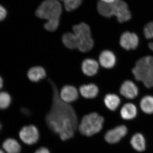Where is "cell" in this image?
I'll return each mask as SVG.
<instances>
[{"instance_id":"1","label":"cell","mask_w":153,"mask_h":153,"mask_svg":"<svg viewBox=\"0 0 153 153\" xmlns=\"http://www.w3.org/2000/svg\"><path fill=\"white\" fill-rule=\"evenodd\" d=\"M48 81L52 88V101L45 120L49 128L61 140L66 141L74 136L78 128V118L73 108L60 98L55 82L51 79Z\"/></svg>"},{"instance_id":"2","label":"cell","mask_w":153,"mask_h":153,"mask_svg":"<svg viewBox=\"0 0 153 153\" xmlns=\"http://www.w3.org/2000/svg\"><path fill=\"white\" fill-rule=\"evenodd\" d=\"M62 7L57 0H45L36 10V15L38 18L46 19L44 24L45 29L50 32H54L58 27Z\"/></svg>"},{"instance_id":"3","label":"cell","mask_w":153,"mask_h":153,"mask_svg":"<svg viewBox=\"0 0 153 153\" xmlns=\"http://www.w3.org/2000/svg\"><path fill=\"white\" fill-rule=\"evenodd\" d=\"M135 78L146 87H153V57L145 56L138 60L132 69Z\"/></svg>"},{"instance_id":"4","label":"cell","mask_w":153,"mask_h":153,"mask_svg":"<svg viewBox=\"0 0 153 153\" xmlns=\"http://www.w3.org/2000/svg\"><path fill=\"white\" fill-rule=\"evenodd\" d=\"M104 119L96 112L91 113L82 117L78 125L79 133L84 136H93L101 131Z\"/></svg>"},{"instance_id":"5","label":"cell","mask_w":153,"mask_h":153,"mask_svg":"<svg viewBox=\"0 0 153 153\" xmlns=\"http://www.w3.org/2000/svg\"><path fill=\"white\" fill-rule=\"evenodd\" d=\"M74 35L78 39L77 49L82 52H87L92 49L94 42L91 36L90 28L85 23H80L73 27Z\"/></svg>"},{"instance_id":"6","label":"cell","mask_w":153,"mask_h":153,"mask_svg":"<svg viewBox=\"0 0 153 153\" xmlns=\"http://www.w3.org/2000/svg\"><path fill=\"white\" fill-rule=\"evenodd\" d=\"M112 16L117 18L120 23H124L129 21L131 19V13L128 9V6L123 0H116L111 3Z\"/></svg>"},{"instance_id":"7","label":"cell","mask_w":153,"mask_h":153,"mask_svg":"<svg viewBox=\"0 0 153 153\" xmlns=\"http://www.w3.org/2000/svg\"><path fill=\"white\" fill-rule=\"evenodd\" d=\"M19 135L22 141L28 145L35 144L40 137L38 128L33 125L23 127L19 132Z\"/></svg>"},{"instance_id":"8","label":"cell","mask_w":153,"mask_h":153,"mask_svg":"<svg viewBox=\"0 0 153 153\" xmlns=\"http://www.w3.org/2000/svg\"><path fill=\"white\" fill-rule=\"evenodd\" d=\"M128 130L124 125L118 126L108 131L105 135V140L110 144L117 143L127 133Z\"/></svg>"},{"instance_id":"9","label":"cell","mask_w":153,"mask_h":153,"mask_svg":"<svg viewBox=\"0 0 153 153\" xmlns=\"http://www.w3.org/2000/svg\"><path fill=\"white\" fill-rule=\"evenodd\" d=\"M139 38L136 34L126 32L120 37V45L126 50L136 49L139 44Z\"/></svg>"},{"instance_id":"10","label":"cell","mask_w":153,"mask_h":153,"mask_svg":"<svg viewBox=\"0 0 153 153\" xmlns=\"http://www.w3.org/2000/svg\"><path fill=\"white\" fill-rule=\"evenodd\" d=\"M59 94L61 100L67 103L76 101L78 97L77 89L74 86L71 85L63 86Z\"/></svg>"},{"instance_id":"11","label":"cell","mask_w":153,"mask_h":153,"mask_svg":"<svg viewBox=\"0 0 153 153\" xmlns=\"http://www.w3.org/2000/svg\"><path fill=\"white\" fill-rule=\"evenodd\" d=\"M120 93L126 98L133 99L137 96L138 89L137 85L132 81L126 80L121 86Z\"/></svg>"},{"instance_id":"12","label":"cell","mask_w":153,"mask_h":153,"mask_svg":"<svg viewBox=\"0 0 153 153\" xmlns=\"http://www.w3.org/2000/svg\"><path fill=\"white\" fill-rule=\"evenodd\" d=\"M99 60L101 66L105 68H113L116 62V58L114 54L109 50H104L102 52Z\"/></svg>"},{"instance_id":"13","label":"cell","mask_w":153,"mask_h":153,"mask_svg":"<svg viewBox=\"0 0 153 153\" xmlns=\"http://www.w3.org/2000/svg\"><path fill=\"white\" fill-rule=\"evenodd\" d=\"M81 68L83 73L88 76H93L98 72V63L96 60L87 58L82 62Z\"/></svg>"},{"instance_id":"14","label":"cell","mask_w":153,"mask_h":153,"mask_svg":"<svg viewBox=\"0 0 153 153\" xmlns=\"http://www.w3.org/2000/svg\"><path fill=\"white\" fill-rule=\"evenodd\" d=\"M79 92L84 98L93 99L98 95V88L93 83L85 84L81 85L79 88Z\"/></svg>"},{"instance_id":"15","label":"cell","mask_w":153,"mask_h":153,"mask_svg":"<svg viewBox=\"0 0 153 153\" xmlns=\"http://www.w3.org/2000/svg\"><path fill=\"white\" fill-rule=\"evenodd\" d=\"M46 72L44 68L40 66H34L28 71V78L33 82H39L46 77Z\"/></svg>"},{"instance_id":"16","label":"cell","mask_w":153,"mask_h":153,"mask_svg":"<svg viewBox=\"0 0 153 153\" xmlns=\"http://www.w3.org/2000/svg\"><path fill=\"white\" fill-rule=\"evenodd\" d=\"M137 114L136 107L132 103H128L125 104L121 109V116L126 120L133 119L136 116Z\"/></svg>"},{"instance_id":"17","label":"cell","mask_w":153,"mask_h":153,"mask_svg":"<svg viewBox=\"0 0 153 153\" xmlns=\"http://www.w3.org/2000/svg\"><path fill=\"white\" fill-rule=\"evenodd\" d=\"M130 143L134 149L137 152H143L146 149V140L142 134H135L131 138Z\"/></svg>"},{"instance_id":"18","label":"cell","mask_w":153,"mask_h":153,"mask_svg":"<svg viewBox=\"0 0 153 153\" xmlns=\"http://www.w3.org/2000/svg\"><path fill=\"white\" fill-rule=\"evenodd\" d=\"M62 41L64 46L68 49H77L78 45V39L74 33H65L62 36Z\"/></svg>"},{"instance_id":"19","label":"cell","mask_w":153,"mask_h":153,"mask_svg":"<svg viewBox=\"0 0 153 153\" xmlns=\"http://www.w3.org/2000/svg\"><path fill=\"white\" fill-rule=\"evenodd\" d=\"M3 147L7 153H20L21 146L19 143L13 138L7 139L3 144Z\"/></svg>"},{"instance_id":"20","label":"cell","mask_w":153,"mask_h":153,"mask_svg":"<svg viewBox=\"0 0 153 153\" xmlns=\"http://www.w3.org/2000/svg\"><path fill=\"white\" fill-rule=\"evenodd\" d=\"M105 105L108 109L116 110L120 103V100L117 95L109 94H107L104 99Z\"/></svg>"},{"instance_id":"21","label":"cell","mask_w":153,"mask_h":153,"mask_svg":"<svg viewBox=\"0 0 153 153\" xmlns=\"http://www.w3.org/2000/svg\"><path fill=\"white\" fill-rule=\"evenodd\" d=\"M140 106L145 113L153 114V97L149 95L144 97L141 100Z\"/></svg>"},{"instance_id":"22","label":"cell","mask_w":153,"mask_h":153,"mask_svg":"<svg viewBox=\"0 0 153 153\" xmlns=\"http://www.w3.org/2000/svg\"><path fill=\"white\" fill-rule=\"evenodd\" d=\"M11 102L10 95L6 92H0V109L7 108Z\"/></svg>"},{"instance_id":"23","label":"cell","mask_w":153,"mask_h":153,"mask_svg":"<svg viewBox=\"0 0 153 153\" xmlns=\"http://www.w3.org/2000/svg\"><path fill=\"white\" fill-rule=\"evenodd\" d=\"M63 2L66 10L71 12L79 7L82 4V0H64Z\"/></svg>"},{"instance_id":"24","label":"cell","mask_w":153,"mask_h":153,"mask_svg":"<svg viewBox=\"0 0 153 153\" xmlns=\"http://www.w3.org/2000/svg\"><path fill=\"white\" fill-rule=\"evenodd\" d=\"M144 34L147 39L153 38V22L148 23L144 29Z\"/></svg>"},{"instance_id":"25","label":"cell","mask_w":153,"mask_h":153,"mask_svg":"<svg viewBox=\"0 0 153 153\" xmlns=\"http://www.w3.org/2000/svg\"><path fill=\"white\" fill-rule=\"evenodd\" d=\"M7 15V11L2 6L0 5V21L4 20Z\"/></svg>"},{"instance_id":"26","label":"cell","mask_w":153,"mask_h":153,"mask_svg":"<svg viewBox=\"0 0 153 153\" xmlns=\"http://www.w3.org/2000/svg\"><path fill=\"white\" fill-rule=\"evenodd\" d=\"M34 153H50L48 149L44 147L39 148Z\"/></svg>"},{"instance_id":"27","label":"cell","mask_w":153,"mask_h":153,"mask_svg":"<svg viewBox=\"0 0 153 153\" xmlns=\"http://www.w3.org/2000/svg\"><path fill=\"white\" fill-rule=\"evenodd\" d=\"M115 1L116 0H101V1L106 3H112Z\"/></svg>"},{"instance_id":"28","label":"cell","mask_w":153,"mask_h":153,"mask_svg":"<svg viewBox=\"0 0 153 153\" xmlns=\"http://www.w3.org/2000/svg\"><path fill=\"white\" fill-rule=\"evenodd\" d=\"M22 112L24 113L25 114H28L29 113V111L28 109H27V108H23L22 110Z\"/></svg>"},{"instance_id":"29","label":"cell","mask_w":153,"mask_h":153,"mask_svg":"<svg viewBox=\"0 0 153 153\" xmlns=\"http://www.w3.org/2000/svg\"><path fill=\"white\" fill-rule=\"evenodd\" d=\"M149 48L153 52V42H151L149 44Z\"/></svg>"},{"instance_id":"30","label":"cell","mask_w":153,"mask_h":153,"mask_svg":"<svg viewBox=\"0 0 153 153\" xmlns=\"http://www.w3.org/2000/svg\"><path fill=\"white\" fill-rule=\"evenodd\" d=\"M3 85V81L1 77L0 76V89L2 88Z\"/></svg>"},{"instance_id":"31","label":"cell","mask_w":153,"mask_h":153,"mask_svg":"<svg viewBox=\"0 0 153 153\" xmlns=\"http://www.w3.org/2000/svg\"><path fill=\"white\" fill-rule=\"evenodd\" d=\"M0 153H5V152H4V151L2 150L1 149H0Z\"/></svg>"},{"instance_id":"32","label":"cell","mask_w":153,"mask_h":153,"mask_svg":"<svg viewBox=\"0 0 153 153\" xmlns=\"http://www.w3.org/2000/svg\"><path fill=\"white\" fill-rule=\"evenodd\" d=\"M2 126L1 124L0 123V131H1V129Z\"/></svg>"}]
</instances>
